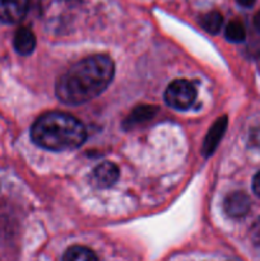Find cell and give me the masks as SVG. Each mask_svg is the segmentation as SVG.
<instances>
[{
  "mask_svg": "<svg viewBox=\"0 0 260 261\" xmlns=\"http://www.w3.org/2000/svg\"><path fill=\"white\" fill-rule=\"evenodd\" d=\"M226 129L227 117H219V119L214 122L213 126L211 127L209 133L206 134L205 139H204L203 147H201V153H203L205 157H209L211 154H213V152L216 150V148L218 147L221 139L223 138Z\"/></svg>",
  "mask_w": 260,
  "mask_h": 261,
  "instance_id": "cell-7",
  "label": "cell"
},
{
  "mask_svg": "<svg viewBox=\"0 0 260 261\" xmlns=\"http://www.w3.org/2000/svg\"><path fill=\"white\" fill-rule=\"evenodd\" d=\"M222 24H223V17L217 10L206 13L200 18V25L205 32L211 35H217L221 31Z\"/></svg>",
  "mask_w": 260,
  "mask_h": 261,
  "instance_id": "cell-11",
  "label": "cell"
},
{
  "mask_svg": "<svg viewBox=\"0 0 260 261\" xmlns=\"http://www.w3.org/2000/svg\"><path fill=\"white\" fill-rule=\"evenodd\" d=\"M63 261H98V259L88 247L71 246L64 254Z\"/></svg>",
  "mask_w": 260,
  "mask_h": 261,
  "instance_id": "cell-10",
  "label": "cell"
},
{
  "mask_svg": "<svg viewBox=\"0 0 260 261\" xmlns=\"http://www.w3.org/2000/svg\"><path fill=\"white\" fill-rule=\"evenodd\" d=\"M254 25H255V28H256V30L260 32V10L256 13V14H255Z\"/></svg>",
  "mask_w": 260,
  "mask_h": 261,
  "instance_id": "cell-16",
  "label": "cell"
},
{
  "mask_svg": "<svg viewBox=\"0 0 260 261\" xmlns=\"http://www.w3.org/2000/svg\"><path fill=\"white\" fill-rule=\"evenodd\" d=\"M237 3L244 8H251L256 3V0H237Z\"/></svg>",
  "mask_w": 260,
  "mask_h": 261,
  "instance_id": "cell-15",
  "label": "cell"
},
{
  "mask_svg": "<svg viewBox=\"0 0 260 261\" xmlns=\"http://www.w3.org/2000/svg\"><path fill=\"white\" fill-rule=\"evenodd\" d=\"M196 99V89L185 79H176L165 91V102L178 111L189 110Z\"/></svg>",
  "mask_w": 260,
  "mask_h": 261,
  "instance_id": "cell-3",
  "label": "cell"
},
{
  "mask_svg": "<svg viewBox=\"0 0 260 261\" xmlns=\"http://www.w3.org/2000/svg\"><path fill=\"white\" fill-rule=\"evenodd\" d=\"M250 198L245 193L236 191L229 194L224 200V211L232 218H241L245 217L250 211Z\"/></svg>",
  "mask_w": 260,
  "mask_h": 261,
  "instance_id": "cell-5",
  "label": "cell"
},
{
  "mask_svg": "<svg viewBox=\"0 0 260 261\" xmlns=\"http://www.w3.org/2000/svg\"><path fill=\"white\" fill-rule=\"evenodd\" d=\"M224 37L229 42H242L246 38V30L240 20H232L227 24L226 30H224Z\"/></svg>",
  "mask_w": 260,
  "mask_h": 261,
  "instance_id": "cell-12",
  "label": "cell"
},
{
  "mask_svg": "<svg viewBox=\"0 0 260 261\" xmlns=\"http://www.w3.org/2000/svg\"><path fill=\"white\" fill-rule=\"evenodd\" d=\"M254 240L256 242V245L260 246V222H256L254 228Z\"/></svg>",
  "mask_w": 260,
  "mask_h": 261,
  "instance_id": "cell-14",
  "label": "cell"
},
{
  "mask_svg": "<svg viewBox=\"0 0 260 261\" xmlns=\"http://www.w3.org/2000/svg\"><path fill=\"white\" fill-rule=\"evenodd\" d=\"M252 191L260 198V172H257L252 180Z\"/></svg>",
  "mask_w": 260,
  "mask_h": 261,
  "instance_id": "cell-13",
  "label": "cell"
},
{
  "mask_svg": "<svg viewBox=\"0 0 260 261\" xmlns=\"http://www.w3.org/2000/svg\"><path fill=\"white\" fill-rule=\"evenodd\" d=\"M114 75V61L109 56H88L59 76L55 94L59 101L69 106L83 105L98 97L111 84Z\"/></svg>",
  "mask_w": 260,
  "mask_h": 261,
  "instance_id": "cell-1",
  "label": "cell"
},
{
  "mask_svg": "<svg viewBox=\"0 0 260 261\" xmlns=\"http://www.w3.org/2000/svg\"><path fill=\"white\" fill-rule=\"evenodd\" d=\"M87 132L76 117L65 112H46L31 127V139L50 152H64L79 148L86 142Z\"/></svg>",
  "mask_w": 260,
  "mask_h": 261,
  "instance_id": "cell-2",
  "label": "cell"
},
{
  "mask_svg": "<svg viewBox=\"0 0 260 261\" xmlns=\"http://www.w3.org/2000/svg\"><path fill=\"white\" fill-rule=\"evenodd\" d=\"M28 12V0H0V22L19 23Z\"/></svg>",
  "mask_w": 260,
  "mask_h": 261,
  "instance_id": "cell-4",
  "label": "cell"
},
{
  "mask_svg": "<svg viewBox=\"0 0 260 261\" xmlns=\"http://www.w3.org/2000/svg\"><path fill=\"white\" fill-rule=\"evenodd\" d=\"M120 171L115 163L102 162L93 171V181L98 188L106 189L119 180Z\"/></svg>",
  "mask_w": 260,
  "mask_h": 261,
  "instance_id": "cell-6",
  "label": "cell"
},
{
  "mask_svg": "<svg viewBox=\"0 0 260 261\" xmlns=\"http://www.w3.org/2000/svg\"><path fill=\"white\" fill-rule=\"evenodd\" d=\"M15 51L23 56H27L33 53L36 48V36L30 28L20 27L15 32L14 40H13Z\"/></svg>",
  "mask_w": 260,
  "mask_h": 261,
  "instance_id": "cell-8",
  "label": "cell"
},
{
  "mask_svg": "<svg viewBox=\"0 0 260 261\" xmlns=\"http://www.w3.org/2000/svg\"><path fill=\"white\" fill-rule=\"evenodd\" d=\"M158 111V107L150 106V105H142V106L135 107L132 111V114L126 117L124 122V126L126 129L134 127L135 125H139L142 122L149 121L155 116Z\"/></svg>",
  "mask_w": 260,
  "mask_h": 261,
  "instance_id": "cell-9",
  "label": "cell"
}]
</instances>
